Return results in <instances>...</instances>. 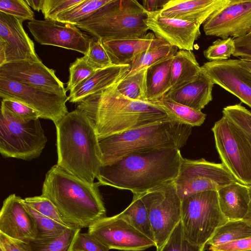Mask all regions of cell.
Instances as JSON below:
<instances>
[{
	"label": "cell",
	"instance_id": "cell-45",
	"mask_svg": "<svg viewBox=\"0 0 251 251\" xmlns=\"http://www.w3.org/2000/svg\"><path fill=\"white\" fill-rule=\"evenodd\" d=\"M110 250L94 237L87 233L77 235L74 243L73 251H109Z\"/></svg>",
	"mask_w": 251,
	"mask_h": 251
},
{
	"label": "cell",
	"instance_id": "cell-32",
	"mask_svg": "<svg viewBox=\"0 0 251 251\" xmlns=\"http://www.w3.org/2000/svg\"><path fill=\"white\" fill-rule=\"evenodd\" d=\"M144 68L125 75L116 83L118 91L125 97L135 100L147 101L146 96V73Z\"/></svg>",
	"mask_w": 251,
	"mask_h": 251
},
{
	"label": "cell",
	"instance_id": "cell-22",
	"mask_svg": "<svg viewBox=\"0 0 251 251\" xmlns=\"http://www.w3.org/2000/svg\"><path fill=\"white\" fill-rule=\"evenodd\" d=\"M113 64L130 65L140 54L166 42L148 32L144 36L102 40Z\"/></svg>",
	"mask_w": 251,
	"mask_h": 251
},
{
	"label": "cell",
	"instance_id": "cell-21",
	"mask_svg": "<svg viewBox=\"0 0 251 251\" xmlns=\"http://www.w3.org/2000/svg\"><path fill=\"white\" fill-rule=\"evenodd\" d=\"M230 0H169L160 14L166 17L179 19L199 26L216 10Z\"/></svg>",
	"mask_w": 251,
	"mask_h": 251
},
{
	"label": "cell",
	"instance_id": "cell-12",
	"mask_svg": "<svg viewBox=\"0 0 251 251\" xmlns=\"http://www.w3.org/2000/svg\"><path fill=\"white\" fill-rule=\"evenodd\" d=\"M0 96L21 102L37 111L40 118L56 125L69 112L68 97L61 94L0 77Z\"/></svg>",
	"mask_w": 251,
	"mask_h": 251
},
{
	"label": "cell",
	"instance_id": "cell-14",
	"mask_svg": "<svg viewBox=\"0 0 251 251\" xmlns=\"http://www.w3.org/2000/svg\"><path fill=\"white\" fill-rule=\"evenodd\" d=\"M206 35L233 39L251 30V0H230L203 24Z\"/></svg>",
	"mask_w": 251,
	"mask_h": 251
},
{
	"label": "cell",
	"instance_id": "cell-19",
	"mask_svg": "<svg viewBox=\"0 0 251 251\" xmlns=\"http://www.w3.org/2000/svg\"><path fill=\"white\" fill-rule=\"evenodd\" d=\"M23 200L12 194L3 201L0 211V233L27 243L37 238L38 231L35 220L26 209Z\"/></svg>",
	"mask_w": 251,
	"mask_h": 251
},
{
	"label": "cell",
	"instance_id": "cell-6",
	"mask_svg": "<svg viewBox=\"0 0 251 251\" xmlns=\"http://www.w3.org/2000/svg\"><path fill=\"white\" fill-rule=\"evenodd\" d=\"M148 15L136 0H111L76 25L101 40L141 37L149 30L145 22Z\"/></svg>",
	"mask_w": 251,
	"mask_h": 251
},
{
	"label": "cell",
	"instance_id": "cell-10",
	"mask_svg": "<svg viewBox=\"0 0 251 251\" xmlns=\"http://www.w3.org/2000/svg\"><path fill=\"white\" fill-rule=\"evenodd\" d=\"M147 210L156 251L181 221V200L174 181L139 194Z\"/></svg>",
	"mask_w": 251,
	"mask_h": 251
},
{
	"label": "cell",
	"instance_id": "cell-17",
	"mask_svg": "<svg viewBox=\"0 0 251 251\" xmlns=\"http://www.w3.org/2000/svg\"><path fill=\"white\" fill-rule=\"evenodd\" d=\"M0 77L52 92L66 94L67 92L55 71L45 66L41 60L6 62L0 66Z\"/></svg>",
	"mask_w": 251,
	"mask_h": 251
},
{
	"label": "cell",
	"instance_id": "cell-48",
	"mask_svg": "<svg viewBox=\"0 0 251 251\" xmlns=\"http://www.w3.org/2000/svg\"><path fill=\"white\" fill-rule=\"evenodd\" d=\"M0 251H29L26 243L0 233Z\"/></svg>",
	"mask_w": 251,
	"mask_h": 251
},
{
	"label": "cell",
	"instance_id": "cell-16",
	"mask_svg": "<svg viewBox=\"0 0 251 251\" xmlns=\"http://www.w3.org/2000/svg\"><path fill=\"white\" fill-rule=\"evenodd\" d=\"M27 27L37 42L79 52L85 55L90 38L75 25L51 20H34Z\"/></svg>",
	"mask_w": 251,
	"mask_h": 251
},
{
	"label": "cell",
	"instance_id": "cell-20",
	"mask_svg": "<svg viewBox=\"0 0 251 251\" xmlns=\"http://www.w3.org/2000/svg\"><path fill=\"white\" fill-rule=\"evenodd\" d=\"M23 21L0 12V40L5 45L6 63L13 61L40 60L33 41L25 32Z\"/></svg>",
	"mask_w": 251,
	"mask_h": 251
},
{
	"label": "cell",
	"instance_id": "cell-33",
	"mask_svg": "<svg viewBox=\"0 0 251 251\" xmlns=\"http://www.w3.org/2000/svg\"><path fill=\"white\" fill-rule=\"evenodd\" d=\"M178 48L167 42L138 55L131 63L127 74L147 68L164 60L173 57Z\"/></svg>",
	"mask_w": 251,
	"mask_h": 251
},
{
	"label": "cell",
	"instance_id": "cell-44",
	"mask_svg": "<svg viewBox=\"0 0 251 251\" xmlns=\"http://www.w3.org/2000/svg\"><path fill=\"white\" fill-rule=\"evenodd\" d=\"M82 1L83 0H44L41 11L45 19L53 20L59 14Z\"/></svg>",
	"mask_w": 251,
	"mask_h": 251
},
{
	"label": "cell",
	"instance_id": "cell-8",
	"mask_svg": "<svg viewBox=\"0 0 251 251\" xmlns=\"http://www.w3.org/2000/svg\"><path fill=\"white\" fill-rule=\"evenodd\" d=\"M47 142L39 119L18 120L1 105L0 152L3 157L31 160L40 156Z\"/></svg>",
	"mask_w": 251,
	"mask_h": 251
},
{
	"label": "cell",
	"instance_id": "cell-39",
	"mask_svg": "<svg viewBox=\"0 0 251 251\" xmlns=\"http://www.w3.org/2000/svg\"><path fill=\"white\" fill-rule=\"evenodd\" d=\"M235 51L233 38L218 39L204 50L203 55L209 61H223L228 59Z\"/></svg>",
	"mask_w": 251,
	"mask_h": 251
},
{
	"label": "cell",
	"instance_id": "cell-9",
	"mask_svg": "<svg viewBox=\"0 0 251 251\" xmlns=\"http://www.w3.org/2000/svg\"><path fill=\"white\" fill-rule=\"evenodd\" d=\"M222 163L237 181L251 186V143L232 122L223 117L212 128Z\"/></svg>",
	"mask_w": 251,
	"mask_h": 251
},
{
	"label": "cell",
	"instance_id": "cell-2",
	"mask_svg": "<svg viewBox=\"0 0 251 251\" xmlns=\"http://www.w3.org/2000/svg\"><path fill=\"white\" fill-rule=\"evenodd\" d=\"M116 83L77 103L76 109L87 116L99 139L174 120L152 102L125 97L117 89Z\"/></svg>",
	"mask_w": 251,
	"mask_h": 251
},
{
	"label": "cell",
	"instance_id": "cell-11",
	"mask_svg": "<svg viewBox=\"0 0 251 251\" xmlns=\"http://www.w3.org/2000/svg\"><path fill=\"white\" fill-rule=\"evenodd\" d=\"M238 182L222 163L182 157L179 173L174 183L181 200L194 194L209 190L218 191Z\"/></svg>",
	"mask_w": 251,
	"mask_h": 251
},
{
	"label": "cell",
	"instance_id": "cell-28",
	"mask_svg": "<svg viewBox=\"0 0 251 251\" xmlns=\"http://www.w3.org/2000/svg\"><path fill=\"white\" fill-rule=\"evenodd\" d=\"M154 242V235L146 207L139 194H133L130 204L116 215Z\"/></svg>",
	"mask_w": 251,
	"mask_h": 251
},
{
	"label": "cell",
	"instance_id": "cell-46",
	"mask_svg": "<svg viewBox=\"0 0 251 251\" xmlns=\"http://www.w3.org/2000/svg\"><path fill=\"white\" fill-rule=\"evenodd\" d=\"M210 251H251V237L222 244L209 246Z\"/></svg>",
	"mask_w": 251,
	"mask_h": 251
},
{
	"label": "cell",
	"instance_id": "cell-49",
	"mask_svg": "<svg viewBox=\"0 0 251 251\" xmlns=\"http://www.w3.org/2000/svg\"><path fill=\"white\" fill-rule=\"evenodd\" d=\"M169 0H144L142 5L149 12L160 11Z\"/></svg>",
	"mask_w": 251,
	"mask_h": 251
},
{
	"label": "cell",
	"instance_id": "cell-36",
	"mask_svg": "<svg viewBox=\"0 0 251 251\" xmlns=\"http://www.w3.org/2000/svg\"><path fill=\"white\" fill-rule=\"evenodd\" d=\"M23 203L34 218L38 231L37 238L55 236L61 233L69 227L50 219L37 212L23 200Z\"/></svg>",
	"mask_w": 251,
	"mask_h": 251
},
{
	"label": "cell",
	"instance_id": "cell-27",
	"mask_svg": "<svg viewBox=\"0 0 251 251\" xmlns=\"http://www.w3.org/2000/svg\"><path fill=\"white\" fill-rule=\"evenodd\" d=\"M201 71L193 51L179 50L173 56L171 62V90L196 78Z\"/></svg>",
	"mask_w": 251,
	"mask_h": 251
},
{
	"label": "cell",
	"instance_id": "cell-18",
	"mask_svg": "<svg viewBox=\"0 0 251 251\" xmlns=\"http://www.w3.org/2000/svg\"><path fill=\"white\" fill-rule=\"evenodd\" d=\"M145 22L155 36L180 50L192 51L201 35L200 26L185 21L161 16L159 12H148Z\"/></svg>",
	"mask_w": 251,
	"mask_h": 251
},
{
	"label": "cell",
	"instance_id": "cell-50",
	"mask_svg": "<svg viewBox=\"0 0 251 251\" xmlns=\"http://www.w3.org/2000/svg\"><path fill=\"white\" fill-rule=\"evenodd\" d=\"M43 1L44 0H25L30 7L38 12L42 10Z\"/></svg>",
	"mask_w": 251,
	"mask_h": 251
},
{
	"label": "cell",
	"instance_id": "cell-13",
	"mask_svg": "<svg viewBox=\"0 0 251 251\" xmlns=\"http://www.w3.org/2000/svg\"><path fill=\"white\" fill-rule=\"evenodd\" d=\"M87 232L109 250L142 251L155 247L154 241L116 215L97 220L89 226Z\"/></svg>",
	"mask_w": 251,
	"mask_h": 251
},
{
	"label": "cell",
	"instance_id": "cell-42",
	"mask_svg": "<svg viewBox=\"0 0 251 251\" xmlns=\"http://www.w3.org/2000/svg\"><path fill=\"white\" fill-rule=\"evenodd\" d=\"M24 200L25 203L39 213L59 223L66 225L63 221L57 208L48 198L41 195L27 197Z\"/></svg>",
	"mask_w": 251,
	"mask_h": 251
},
{
	"label": "cell",
	"instance_id": "cell-35",
	"mask_svg": "<svg viewBox=\"0 0 251 251\" xmlns=\"http://www.w3.org/2000/svg\"><path fill=\"white\" fill-rule=\"evenodd\" d=\"M223 116L236 126L251 143V111L241 103L224 107Z\"/></svg>",
	"mask_w": 251,
	"mask_h": 251
},
{
	"label": "cell",
	"instance_id": "cell-25",
	"mask_svg": "<svg viewBox=\"0 0 251 251\" xmlns=\"http://www.w3.org/2000/svg\"><path fill=\"white\" fill-rule=\"evenodd\" d=\"M217 193L220 209L228 221L244 219L251 202L248 186L236 182L221 188Z\"/></svg>",
	"mask_w": 251,
	"mask_h": 251
},
{
	"label": "cell",
	"instance_id": "cell-5",
	"mask_svg": "<svg viewBox=\"0 0 251 251\" xmlns=\"http://www.w3.org/2000/svg\"><path fill=\"white\" fill-rule=\"evenodd\" d=\"M192 127L175 120L164 121L99 139L102 165L140 150L183 147Z\"/></svg>",
	"mask_w": 251,
	"mask_h": 251
},
{
	"label": "cell",
	"instance_id": "cell-31",
	"mask_svg": "<svg viewBox=\"0 0 251 251\" xmlns=\"http://www.w3.org/2000/svg\"><path fill=\"white\" fill-rule=\"evenodd\" d=\"M251 237V223L245 220L227 221L219 227L206 245L216 246Z\"/></svg>",
	"mask_w": 251,
	"mask_h": 251
},
{
	"label": "cell",
	"instance_id": "cell-47",
	"mask_svg": "<svg viewBox=\"0 0 251 251\" xmlns=\"http://www.w3.org/2000/svg\"><path fill=\"white\" fill-rule=\"evenodd\" d=\"M235 51L233 56L251 59V30L246 35L234 39Z\"/></svg>",
	"mask_w": 251,
	"mask_h": 251
},
{
	"label": "cell",
	"instance_id": "cell-26",
	"mask_svg": "<svg viewBox=\"0 0 251 251\" xmlns=\"http://www.w3.org/2000/svg\"><path fill=\"white\" fill-rule=\"evenodd\" d=\"M172 57L147 68V101L155 102L163 98L171 89V64Z\"/></svg>",
	"mask_w": 251,
	"mask_h": 251
},
{
	"label": "cell",
	"instance_id": "cell-41",
	"mask_svg": "<svg viewBox=\"0 0 251 251\" xmlns=\"http://www.w3.org/2000/svg\"><path fill=\"white\" fill-rule=\"evenodd\" d=\"M0 12L23 21L35 20L34 12L24 0H0Z\"/></svg>",
	"mask_w": 251,
	"mask_h": 251
},
{
	"label": "cell",
	"instance_id": "cell-40",
	"mask_svg": "<svg viewBox=\"0 0 251 251\" xmlns=\"http://www.w3.org/2000/svg\"><path fill=\"white\" fill-rule=\"evenodd\" d=\"M96 71L85 57L76 58L69 67V77L66 91H71Z\"/></svg>",
	"mask_w": 251,
	"mask_h": 251
},
{
	"label": "cell",
	"instance_id": "cell-38",
	"mask_svg": "<svg viewBox=\"0 0 251 251\" xmlns=\"http://www.w3.org/2000/svg\"><path fill=\"white\" fill-rule=\"evenodd\" d=\"M205 248L194 245L186 238L180 221L159 251H204Z\"/></svg>",
	"mask_w": 251,
	"mask_h": 251
},
{
	"label": "cell",
	"instance_id": "cell-43",
	"mask_svg": "<svg viewBox=\"0 0 251 251\" xmlns=\"http://www.w3.org/2000/svg\"><path fill=\"white\" fill-rule=\"evenodd\" d=\"M3 105L15 119L25 122L40 118L39 113L29 106L18 101L2 99Z\"/></svg>",
	"mask_w": 251,
	"mask_h": 251
},
{
	"label": "cell",
	"instance_id": "cell-29",
	"mask_svg": "<svg viewBox=\"0 0 251 251\" xmlns=\"http://www.w3.org/2000/svg\"><path fill=\"white\" fill-rule=\"evenodd\" d=\"M80 229L69 227L55 236L37 238L26 243L29 251H73L75 240Z\"/></svg>",
	"mask_w": 251,
	"mask_h": 251
},
{
	"label": "cell",
	"instance_id": "cell-7",
	"mask_svg": "<svg viewBox=\"0 0 251 251\" xmlns=\"http://www.w3.org/2000/svg\"><path fill=\"white\" fill-rule=\"evenodd\" d=\"M227 221L220 209L217 191L195 193L181 201L183 233L194 245L206 246L216 230Z\"/></svg>",
	"mask_w": 251,
	"mask_h": 251
},
{
	"label": "cell",
	"instance_id": "cell-23",
	"mask_svg": "<svg viewBox=\"0 0 251 251\" xmlns=\"http://www.w3.org/2000/svg\"><path fill=\"white\" fill-rule=\"evenodd\" d=\"M130 65H112L96 71L70 91L68 100L78 103L87 97L116 83L129 70Z\"/></svg>",
	"mask_w": 251,
	"mask_h": 251
},
{
	"label": "cell",
	"instance_id": "cell-15",
	"mask_svg": "<svg viewBox=\"0 0 251 251\" xmlns=\"http://www.w3.org/2000/svg\"><path fill=\"white\" fill-rule=\"evenodd\" d=\"M201 73L214 84L238 98L251 108V71L239 59L208 61L201 66Z\"/></svg>",
	"mask_w": 251,
	"mask_h": 251
},
{
	"label": "cell",
	"instance_id": "cell-52",
	"mask_svg": "<svg viewBox=\"0 0 251 251\" xmlns=\"http://www.w3.org/2000/svg\"><path fill=\"white\" fill-rule=\"evenodd\" d=\"M240 63L251 71V59L239 58Z\"/></svg>",
	"mask_w": 251,
	"mask_h": 251
},
{
	"label": "cell",
	"instance_id": "cell-24",
	"mask_svg": "<svg viewBox=\"0 0 251 251\" xmlns=\"http://www.w3.org/2000/svg\"><path fill=\"white\" fill-rule=\"evenodd\" d=\"M214 85L201 73L196 78L170 90L164 97L195 110L201 111L213 99Z\"/></svg>",
	"mask_w": 251,
	"mask_h": 251
},
{
	"label": "cell",
	"instance_id": "cell-30",
	"mask_svg": "<svg viewBox=\"0 0 251 251\" xmlns=\"http://www.w3.org/2000/svg\"><path fill=\"white\" fill-rule=\"evenodd\" d=\"M152 102L162 108L173 119L192 127L201 126L206 118V115L201 111L177 103L165 97Z\"/></svg>",
	"mask_w": 251,
	"mask_h": 251
},
{
	"label": "cell",
	"instance_id": "cell-51",
	"mask_svg": "<svg viewBox=\"0 0 251 251\" xmlns=\"http://www.w3.org/2000/svg\"><path fill=\"white\" fill-rule=\"evenodd\" d=\"M6 63L5 45L0 40V66Z\"/></svg>",
	"mask_w": 251,
	"mask_h": 251
},
{
	"label": "cell",
	"instance_id": "cell-53",
	"mask_svg": "<svg viewBox=\"0 0 251 251\" xmlns=\"http://www.w3.org/2000/svg\"><path fill=\"white\" fill-rule=\"evenodd\" d=\"M249 189L250 192V198H251V202L249 207V211L246 216V217L244 218L243 220H245L250 223H251V186H249Z\"/></svg>",
	"mask_w": 251,
	"mask_h": 251
},
{
	"label": "cell",
	"instance_id": "cell-34",
	"mask_svg": "<svg viewBox=\"0 0 251 251\" xmlns=\"http://www.w3.org/2000/svg\"><path fill=\"white\" fill-rule=\"evenodd\" d=\"M110 1L111 0H83L80 3L58 15L53 20L76 25Z\"/></svg>",
	"mask_w": 251,
	"mask_h": 251
},
{
	"label": "cell",
	"instance_id": "cell-4",
	"mask_svg": "<svg viewBox=\"0 0 251 251\" xmlns=\"http://www.w3.org/2000/svg\"><path fill=\"white\" fill-rule=\"evenodd\" d=\"M57 165L89 182L94 183L102 165L99 138L82 111L68 112L56 125Z\"/></svg>",
	"mask_w": 251,
	"mask_h": 251
},
{
	"label": "cell",
	"instance_id": "cell-1",
	"mask_svg": "<svg viewBox=\"0 0 251 251\" xmlns=\"http://www.w3.org/2000/svg\"><path fill=\"white\" fill-rule=\"evenodd\" d=\"M182 158L180 150L175 148L133 151L111 164L101 165L98 182L141 194L174 181Z\"/></svg>",
	"mask_w": 251,
	"mask_h": 251
},
{
	"label": "cell",
	"instance_id": "cell-37",
	"mask_svg": "<svg viewBox=\"0 0 251 251\" xmlns=\"http://www.w3.org/2000/svg\"><path fill=\"white\" fill-rule=\"evenodd\" d=\"M87 62L96 70L113 64L102 42V40L94 37L90 38L87 53L84 55Z\"/></svg>",
	"mask_w": 251,
	"mask_h": 251
},
{
	"label": "cell",
	"instance_id": "cell-3",
	"mask_svg": "<svg viewBox=\"0 0 251 251\" xmlns=\"http://www.w3.org/2000/svg\"><path fill=\"white\" fill-rule=\"evenodd\" d=\"M100 185L86 182L56 164L46 175L41 195L53 203L66 226L81 229L105 217Z\"/></svg>",
	"mask_w": 251,
	"mask_h": 251
}]
</instances>
